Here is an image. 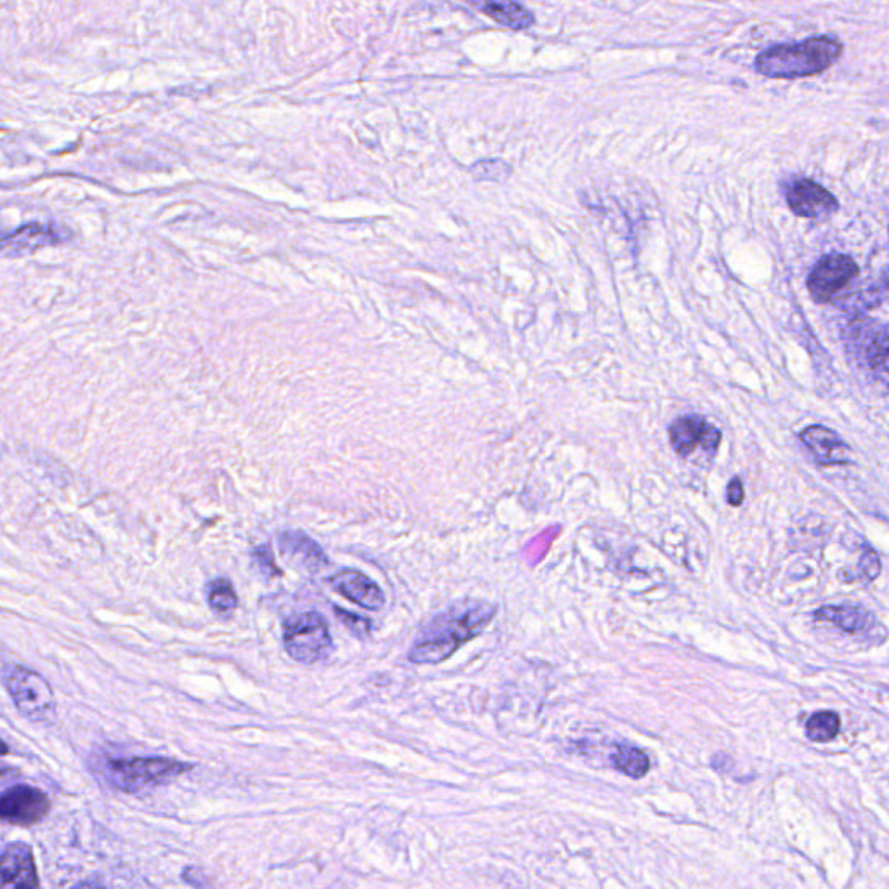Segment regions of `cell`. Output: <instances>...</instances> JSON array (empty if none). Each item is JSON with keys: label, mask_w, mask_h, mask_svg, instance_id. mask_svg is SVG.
Wrapping results in <instances>:
<instances>
[{"label": "cell", "mask_w": 889, "mask_h": 889, "mask_svg": "<svg viewBox=\"0 0 889 889\" xmlns=\"http://www.w3.org/2000/svg\"><path fill=\"white\" fill-rule=\"evenodd\" d=\"M494 604L460 603L447 610L421 630L409 651L413 664H442L466 642L480 636L495 617Z\"/></svg>", "instance_id": "cell-1"}, {"label": "cell", "mask_w": 889, "mask_h": 889, "mask_svg": "<svg viewBox=\"0 0 889 889\" xmlns=\"http://www.w3.org/2000/svg\"><path fill=\"white\" fill-rule=\"evenodd\" d=\"M843 46L830 37H815L800 44H783L766 49L756 60V70L770 79H803L830 69Z\"/></svg>", "instance_id": "cell-2"}, {"label": "cell", "mask_w": 889, "mask_h": 889, "mask_svg": "<svg viewBox=\"0 0 889 889\" xmlns=\"http://www.w3.org/2000/svg\"><path fill=\"white\" fill-rule=\"evenodd\" d=\"M284 648L299 664L313 665L327 659L333 636L327 621L319 612L299 613L284 624Z\"/></svg>", "instance_id": "cell-3"}, {"label": "cell", "mask_w": 889, "mask_h": 889, "mask_svg": "<svg viewBox=\"0 0 889 889\" xmlns=\"http://www.w3.org/2000/svg\"><path fill=\"white\" fill-rule=\"evenodd\" d=\"M192 770V765L166 758L119 759L108 765L111 782L122 791L137 792L175 779Z\"/></svg>", "instance_id": "cell-4"}, {"label": "cell", "mask_w": 889, "mask_h": 889, "mask_svg": "<svg viewBox=\"0 0 889 889\" xmlns=\"http://www.w3.org/2000/svg\"><path fill=\"white\" fill-rule=\"evenodd\" d=\"M5 688L14 704L31 720L43 721L55 712L51 686L39 674L26 668H11L5 673Z\"/></svg>", "instance_id": "cell-5"}, {"label": "cell", "mask_w": 889, "mask_h": 889, "mask_svg": "<svg viewBox=\"0 0 889 889\" xmlns=\"http://www.w3.org/2000/svg\"><path fill=\"white\" fill-rule=\"evenodd\" d=\"M860 268L856 261L846 254H830L818 261L808 277V290L812 298L820 304L832 301L843 292L851 281L858 278Z\"/></svg>", "instance_id": "cell-6"}, {"label": "cell", "mask_w": 889, "mask_h": 889, "mask_svg": "<svg viewBox=\"0 0 889 889\" xmlns=\"http://www.w3.org/2000/svg\"><path fill=\"white\" fill-rule=\"evenodd\" d=\"M669 436L671 445L681 457L692 456L697 447H702L707 454L714 456L723 439V434L716 425L695 413L676 419L669 430Z\"/></svg>", "instance_id": "cell-7"}, {"label": "cell", "mask_w": 889, "mask_h": 889, "mask_svg": "<svg viewBox=\"0 0 889 889\" xmlns=\"http://www.w3.org/2000/svg\"><path fill=\"white\" fill-rule=\"evenodd\" d=\"M49 808V797L28 785H16L0 796V820L16 826H34L46 818Z\"/></svg>", "instance_id": "cell-8"}, {"label": "cell", "mask_w": 889, "mask_h": 889, "mask_svg": "<svg viewBox=\"0 0 889 889\" xmlns=\"http://www.w3.org/2000/svg\"><path fill=\"white\" fill-rule=\"evenodd\" d=\"M788 204L792 213L806 219H827L839 209L838 199L813 179L794 181L788 190Z\"/></svg>", "instance_id": "cell-9"}, {"label": "cell", "mask_w": 889, "mask_h": 889, "mask_svg": "<svg viewBox=\"0 0 889 889\" xmlns=\"http://www.w3.org/2000/svg\"><path fill=\"white\" fill-rule=\"evenodd\" d=\"M328 584L334 591L345 596L346 600L353 601L358 606L371 610V612H380L386 604L383 589L360 570L346 568V570L337 572L328 579Z\"/></svg>", "instance_id": "cell-10"}, {"label": "cell", "mask_w": 889, "mask_h": 889, "mask_svg": "<svg viewBox=\"0 0 889 889\" xmlns=\"http://www.w3.org/2000/svg\"><path fill=\"white\" fill-rule=\"evenodd\" d=\"M0 886L2 888H37V868L31 846L9 844L0 851Z\"/></svg>", "instance_id": "cell-11"}, {"label": "cell", "mask_w": 889, "mask_h": 889, "mask_svg": "<svg viewBox=\"0 0 889 889\" xmlns=\"http://www.w3.org/2000/svg\"><path fill=\"white\" fill-rule=\"evenodd\" d=\"M801 442L806 445L812 456L817 459L818 465L836 466L848 465L850 460V445L843 442L836 431L829 430L826 425H809L801 431Z\"/></svg>", "instance_id": "cell-12"}, {"label": "cell", "mask_w": 889, "mask_h": 889, "mask_svg": "<svg viewBox=\"0 0 889 889\" xmlns=\"http://www.w3.org/2000/svg\"><path fill=\"white\" fill-rule=\"evenodd\" d=\"M60 230L52 225H31L20 226L11 233H0V248L9 249L11 252H31L34 249L49 245V243L60 242Z\"/></svg>", "instance_id": "cell-13"}, {"label": "cell", "mask_w": 889, "mask_h": 889, "mask_svg": "<svg viewBox=\"0 0 889 889\" xmlns=\"http://www.w3.org/2000/svg\"><path fill=\"white\" fill-rule=\"evenodd\" d=\"M468 4L510 31H525L533 25V14L516 0H468Z\"/></svg>", "instance_id": "cell-14"}, {"label": "cell", "mask_w": 889, "mask_h": 889, "mask_svg": "<svg viewBox=\"0 0 889 889\" xmlns=\"http://www.w3.org/2000/svg\"><path fill=\"white\" fill-rule=\"evenodd\" d=\"M280 550L290 557L296 560L299 565L310 570H320L322 566L327 565V554L324 550L316 544L313 539L302 532H284L280 533Z\"/></svg>", "instance_id": "cell-15"}, {"label": "cell", "mask_w": 889, "mask_h": 889, "mask_svg": "<svg viewBox=\"0 0 889 889\" xmlns=\"http://www.w3.org/2000/svg\"><path fill=\"white\" fill-rule=\"evenodd\" d=\"M818 622H829L850 635H858L867 627L868 615L862 606H824L815 612Z\"/></svg>", "instance_id": "cell-16"}, {"label": "cell", "mask_w": 889, "mask_h": 889, "mask_svg": "<svg viewBox=\"0 0 889 889\" xmlns=\"http://www.w3.org/2000/svg\"><path fill=\"white\" fill-rule=\"evenodd\" d=\"M613 766L630 779H642L650 771V759L636 747H621L613 756Z\"/></svg>", "instance_id": "cell-17"}, {"label": "cell", "mask_w": 889, "mask_h": 889, "mask_svg": "<svg viewBox=\"0 0 889 889\" xmlns=\"http://www.w3.org/2000/svg\"><path fill=\"white\" fill-rule=\"evenodd\" d=\"M841 730V720L839 716L832 711L817 712L806 721V736L812 742H830L834 741Z\"/></svg>", "instance_id": "cell-18"}, {"label": "cell", "mask_w": 889, "mask_h": 889, "mask_svg": "<svg viewBox=\"0 0 889 889\" xmlns=\"http://www.w3.org/2000/svg\"><path fill=\"white\" fill-rule=\"evenodd\" d=\"M207 600H209L211 609L217 613H230L239 606V596L235 592L230 580L226 579H216L211 582Z\"/></svg>", "instance_id": "cell-19"}, {"label": "cell", "mask_w": 889, "mask_h": 889, "mask_svg": "<svg viewBox=\"0 0 889 889\" xmlns=\"http://www.w3.org/2000/svg\"><path fill=\"white\" fill-rule=\"evenodd\" d=\"M868 363H870L874 371H879L882 375H886V369H888V333H886V328H882L881 336H876L873 345L868 348Z\"/></svg>", "instance_id": "cell-20"}, {"label": "cell", "mask_w": 889, "mask_h": 889, "mask_svg": "<svg viewBox=\"0 0 889 889\" xmlns=\"http://www.w3.org/2000/svg\"><path fill=\"white\" fill-rule=\"evenodd\" d=\"M860 572L867 580L879 577V574H881V560L877 556L876 551L865 548L862 560H860Z\"/></svg>", "instance_id": "cell-21"}, {"label": "cell", "mask_w": 889, "mask_h": 889, "mask_svg": "<svg viewBox=\"0 0 889 889\" xmlns=\"http://www.w3.org/2000/svg\"><path fill=\"white\" fill-rule=\"evenodd\" d=\"M254 560L257 566H260V570L263 572L266 577H278V575H281L280 568L275 565V560H273V553L268 545L257 548V550L254 551Z\"/></svg>", "instance_id": "cell-22"}, {"label": "cell", "mask_w": 889, "mask_h": 889, "mask_svg": "<svg viewBox=\"0 0 889 889\" xmlns=\"http://www.w3.org/2000/svg\"><path fill=\"white\" fill-rule=\"evenodd\" d=\"M336 615L340 618V621L345 622V626L349 627V629L353 630L355 635L357 636H367L369 635V629H371V624L365 621V618L358 617V615H351V613L346 612V610L336 609Z\"/></svg>", "instance_id": "cell-23"}, {"label": "cell", "mask_w": 889, "mask_h": 889, "mask_svg": "<svg viewBox=\"0 0 889 889\" xmlns=\"http://www.w3.org/2000/svg\"><path fill=\"white\" fill-rule=\"evenodd\" d=\"M728 503L730 506H741L744 503V485L741 478H733L728 485Z\"/></svg>", "instance_id": "cell-24"}, {"label": "cell", "mask_w": 889, "mask_h": 889, "mask_svg": "<svg viewBox=\"0 0 889 889\" xmlns=\"http://www.w3.org/2000/svg\"><path fill=\"white\" fill-rule=\"evenodd\" d=\"M5 753H8V745H5L4 742L0 741V754Z\"/></svg>", "instance_id": "cell-25"}]
</instances>
